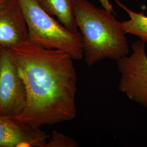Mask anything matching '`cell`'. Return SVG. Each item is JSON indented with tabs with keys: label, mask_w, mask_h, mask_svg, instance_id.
Masks as SVG:
<instances>
[{
	"label": "cell",
	"mask_w": 147,
	"mask_h": 147,
	"mask_svg": "<svg viewBox=\"0 0 147 147\" xmlns=\"http://www.w3.org/2000/svg\"><path fill=\"white\" fill-rule=\"evenodd\" d=\"M8 50L26 89L25 108L16 118L38 127L74 119L78 78L72 57L30 41Z\"/></svg>",
	"instance_id": "obj_1"
},
{
	"label": "cell",
	"mask_w": 147,
	"mask_h": 147,
	"mask_svg": "<svg viewBox=\"0 0 147 147\" xmlns=\"http://www.w3.org/2000/svg\"><path fill=\"white\" fill-rule=\"evenodd\" d=\"M74 13L82 37V50L88 67L105 58L120 59L129 53L121 22L112 13L95 7L87 0H74Z\"/></svg>",
	"instance_id": "obj_2"
},
{
	"label": "cell",
	"mask_w": 147,
	"mask_h": 147,
	"mask_svg": "<svg viewBox=\"0 0 147 147\" xmlns=\"http://www.w3.org/2000/svg\"><path fill=\"white\" fill-rule=\"evenodd\" d=\"M28 30L29 41L41 47L69 53L74 60L82 58L81 33H75L56 21L38 5L36 0H18Z\"/></svg>",
	"instance_id": "obj_3"
},
{
	"label": "cell",
	"mask_w": 147,
	"mask_h": 147,
	"mask_svg": "<svg viewBox=\"0 0 147 147\" xmlns=\"http://www.w3.org/2000/svg\"><path fill=\"white\" fill-rule=\"evenodd\" d=\"M146 42L137 40L132 53L117 61L121 74L119 89L130 99L147 109V55Z\"/></svg>",
	"instance_id": "obj_4"
},
{
	"label": "cell",
	"mask_w": 147,
	"mask_h": 147,
	"mask_svg": "<svg viewBox=\"0 0 147 147\" xmlns=\"http://www.w3.org/2000/svg\"><path fill=\"white\" fill-rule=\"evenodd\" d=\"M26 100L24 82L5 48L0 56V115L16 117L24 109Z\"/></svg>",
	"instance_id": "obj_5"
},
{
	"label": "cell",
	"mask_w": 147,
	"mask_h": 147,
	"mask_svg": "<svg viewBox=\"0 0 147 147\" xmlns=\"http://www.w3.org/2000/svg\"><path fill=\"white\" fill-rule=\"evenodd\" d=\"M49 137L40 127L0 115V147H45Z\"/></svg>",
	"instance_id": "obj_6"
},
{
	"label": "cell",
	"mask_w": 147,
	"mask_h": 147,
	"mask_svg": "<svg viewBox=\"0 0 147 147\" xmlns=\"http://www.w3.org/2000/svg\"><path fill=\"white\" fill-rule=\"evenodd\" d=\"M29 41L28 30L18 0L0 3V45L18 47Z\"/></svg>",
	"instance_id": "obj_7"
},
{
	"label": "cell",
	"mask_w": 147,
	"mask_h": 147,
	"mask_svg": "<svg viewBox=\"0 0 147 147\" xmlns=\"http://www.w3.org/2000/svg\"><path fill=\"white\" fill-rule=\"evenodd\" d=\"M49 15L56 16L59 22L73 33H80L74 13V0H36Z\"/></svg>",
	"instance_id": "obj_8"
},
{
	"label": "cell",
	"mask_w": 147,
	"mask_h": 147,
	"mask_svg": "<svg viewBox=\"0 0 147 147\" xmlns=\"http://www.w3.org/2000/svg\"><path fill=\"white\" fill-rule=\"evenodd\" d=\"M115 1L130 17L129 20L121 21L122 26L125 33L135 35L147 43V16L143 13H137L130 10L118 0Z\"/></svg>",
	"instance_id": "obj_9"
},
{
	"label": "cell",
	"mask_w": 147,
	"mask_h": 147,
	"mask_svg": "<svg viewBox=\"0 0 147 147\" xmlns=\"http://www.w3.org/2000/svg\"><path fill=\"white\" fill-rule=\"evenodd\" d=\"M78 143L72 138L55 130L52 132L45 147H77Z\"/></svg>",
	"instance_id": "obj_10"
},
{
	"label": "cell",
	"mask_w": 147,
	"mask_h": 147,
	"mask_svg": "<svg viewBox=\"0 0 147 147\" xmlns=\"http://www.w3.org/2000/svg\"><path fill=\"white\" fill-rule=\"evenodd\" d=\"M99 1L101 5L104 9H106L107 11H110L112 13H114L113 7L109 0H99Z\"/></svg>",
	"instance_id": "obj_11"
},
{
	"label": "cell",
	"mask_w": 147,
	"mask_h": 147,
	"mask_svg": "<svg viewBox=\"0 0 147 147\" xmlns=\"http://www.w3.org/2000/svg\"><path fill=\"white\" fill-rule=\"evenodd\" d=\"M5 49V48H4V47H2L1 45H0V56L1 55V54L3 52Z\"/></svg>",
	"instance_id": "obj_12"
},
{
	"label": "cell",
	"mask_w": 147,
	"mask_h": 147,
	"mask_svg": "<svg viewBox=\"0 0 147 147\" xmlns=\"http://www.w3.org/2000/svg\"><path fill=\"white\" fill-rule=\"evenodd\" d=\"M7 1V0H0V3L2 2H4V1Z\"/></svg>",
	"instance_id": "obj_13"
}]
</instances>
